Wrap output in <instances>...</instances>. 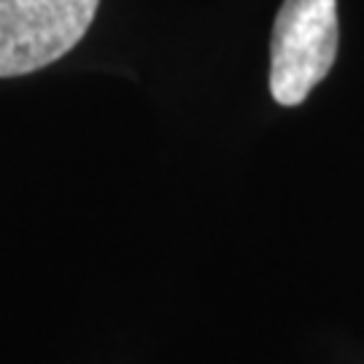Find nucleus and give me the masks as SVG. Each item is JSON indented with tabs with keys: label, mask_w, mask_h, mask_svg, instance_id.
Listing matches in <instances>:
<instances>
[{
	"label": "nucleus",
	"mask_w": 364,
	"mask_h": 364,
	"mask_svg": "<svg viewBox=\"0 0 364 364\" xmlns=\"http://www.w3.org/2000/svg\"><path fill=\"white\" fill-rule=\"evenodd\" d=\"M338 57V0H284L270 41L275 103L299 105Z\"/></svg>",
	"instance_id": "nucleus-1"
},
{
	"label": "nucleus",
	"mask_w": 364,
	"mask_h": 364,
	"mask_svg": "<svg viewBox=\"0 0 364 364\" xmlns=\"http://www.w3.org/2000/svg\"><path fill=\"white\" fill-rule=\"evenodd\" d=\"M100 0H0V78L65 57L90 30Z\"/></svg>",
	"instance_id": "nucleus-2"
}]
</instances>
